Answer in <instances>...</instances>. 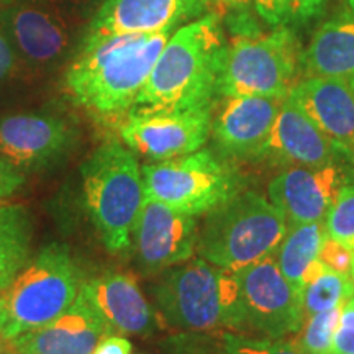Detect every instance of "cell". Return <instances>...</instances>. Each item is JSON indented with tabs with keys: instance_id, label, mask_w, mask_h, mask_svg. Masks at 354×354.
<instances>
[{
	"instance_id": "1",
	"label": "cell",
	"mask_w": 354,
	"mask_h": 354,
	"mask_svg": "<svg viewBox=\"0 0 354 354\" xmlns=\"http://www.w3.org/2000/svg\"><path fill=\"white\" fill-rule=\"evenodd\" d=\"M172 30L127 33L81 44L64 86L77 107L100 120H123L148 81Z\"/></svg>"
},
{
	"instance_id": "2",
	"label": "cell",
	"mask_w": 354,
	"mask_h": 354,
	"mask_svg": "<svg viewBox=\"0 0 354 354\" xmlns=\"http://www.w3.org/2000/svg\"><path fill=\"white\" fill-rule=\"evenodd\" d=\"M227 46L221 19L215 12L176 30L130 112L215 109Z\"/></svg>"
},
{
	"instance_id": "3",
	"label": "cell",
	"mask_w": 354,
	"mask_h": 354,
	"mask_svg": "<svg viewBox=\"0 0 354 354\" xmlns=\"http://www.w3.org/2000/svg\"><path fill=\"white\" fill-rule=\"evenodd\" d=\"M156 313L180 331L248 330L236 271L198 258L161 272L151 287Z\"/></svg>"
},
{
	"instance_id": "4",
	"label": "cell",
	"mask_w": 354,
	"mask_h": 354,
	"mask_svg": "<svg viewBox=\"0 0 354 354\" xmlns=\"http://www.w3.org/2000/svg\"><path fill=\"white\" fill-rule=\"evenodd\" d=\"M84 205L105 248L125 253L133 245L146 198L136 154L123 141L109 140L81 167Z\"/></svg>"
},
{
	"instance_id": "5",
	"label": "cell",
	"mask_w": 354,
	"mask_h": 354,
	"mask_svg": "<svg viewBox=\"0 0 354 354\" xmlns=\"http://www.w3.org/2000/svg\"><path fill=\"white\" fill-rule=\"evenodd\" d=\"M82 284L68 246L41 248L0 290V338L12 342L56 320L73 305Z\"/></svg>"
},
{
	"instance_id": "6",
	"label": "cell",
	"mask_w": 354,
	"mask_h": 354,
	"mask_svg": "<svg viewBox=\"0 0 354 354\" xmlns=\"http://www.w3.org/2000/svg\"><path fill=\"white\" fill-rule=\"evenodd\" d=\"M286 232L281 210L256 190L245 189L205 214L196 251L210 264L238 271L272 254Z\"/></svg>"
},
{
	"instance_id": "7",
	"label": "cell",
	"mask_w": 354,
	"mask_h": 354,
	"mask_svg": "<svg viewBox=\"0 0 354 354\" xmlns=\"http://www.w3.org/2000/svg\"><path fill=\"white\" fill-rule=\"evenodd\" d=\"M146 197L185 214L202 216L246 187L236 162L212 149L141 166Z\"/></svg>"
},
{
	"instance_id": "8",
	"label": "cell",
	"mask_w": 354,
	"mask_h": 354,
	"mask_svg": "<svg viewBox=\"0 0 354 354\" xmlns=\"http://www.w3.org/2000/svg\"><path fill=\"white\" fill-rule=\"evenodd\" d=\"M302 79V48L295 30L274 28L228 43L220 77L221 97H281Z\"/></svg>"
},
{
	"instance_id": "9",
	"label": "cell",
	"mask_w": 354,
	"mask_h": 354,
	"mask_svg": "<svg viewBox=\"0 0 354 354\" xmlns=\"http://www.w3.org/2000/svg\"><path fill=\"white\" fill-rule=\"evenodd\" d=\"M214 109L187 112H130L120 138L136 156L161 162L202 149L210 138Z\"/></svg>"
},
{
	"instance_id": "10",
	"label": "cell",
	"mask_w": 354,
	"mask_h": 354,
	"mask_svg": "<svg viewBox=\"0 0 354 354\" xmlns=\"http://www.w3.org/2000/svg\"><path fill=\"white\" fill-rule=\"evenodd\" d=\"M248 330L279 339L297 333L305 320L300 294L282 276L274 253L236 271Z\"/></svg>"
},
{
	"instance_id": "11",
	"label": "cell",
	"mask_w": 354,
	"mask_h": 354,
	"mask_svg": "<svg viewBox=\"0 0 354 354\" xmlns=\"http://www.w3.org/2000/svg\"><path fill=\"white\" fill-rule=\"evenodd\" d=\"M212 117L214 151L233 162L263 161L284 99L281 97H221Z\"/></svg>"
},
{
	"instance_id": "12",
	"label": "cell",
	"mask_w": 354,
	"mask_h": 354,
	"mask_svg": "<svg viewBox=\"0 0 354 354\" xmlns=\"http://www.w3.org/2000/svg\"><path fill=\"white\" fill-rule=\"evenodd\" d=\"M198 216L146 197L133 233L136 266L156 276L192 258L197 248Z\"/></svg>"
},
{
	"instance_id": "13",
	"label": "cell",
	"mask_w": 354,
	"mask_h": 354,
	"mask_svg": "<svg viewBox=\"0 0 354 354\" xmlns=\"http://www.w3.org/2000/svg\"><path fill=\"white\" fill-rule=\"evenodd\" d=\"M0 28L7 35L19 61L35 71L59 64L73 41L71 17L33 3L0 6Z\"/></svg>"
},
{
	"instance_id": "14",
	"label": "cell",
	"mask_w": 354,
	"mask_h": 354,
	"mask_svg": "<svg viewBox=\"0 0 354 354\" xmlns=\"http://www.w3.org/2000/svg\"><path fill=\"white\" fill-rule=\"evenodd\" d=\"M354 180V162L325 167H287L268 185V197L284 215L287 227L326 218L339 190Z\"/></svg>"
},
{
	"instance_id": "15",
	"label": "cell",
	"mask_w": 354,
	"mask_h": 354,
	"mask_svg": "<svg viewBox=\"0 0 354 354\" xmlns=\"http://www.w3.org/2000/svg\"><path fill=\"white\" fill-rule=\"evenodd\" d=\"M218 0H102L82 43L127 33L174 30L210 13Z\"/></svg>"
},
{
	"instance_id": "16",
	"label": "cell",
	"mask_w": 354,
	"mask_h": 354,
	"mask_svg": "<svg viewBox=\"0 0 354 354\" xmlns=\"http://www.w3.org/2000/svg\"><path fill=\"white\" fill-rule=\"evenodd\" d=\"M263 161L277 167H325L354 162L289 95L282 102Z\"/></svg>"
},
{
	"instance_id": "17",
	"label": "cell",
	"mask_w": 354,
	"mask_h": 354,
	"mask_svg": "<svg viewBox=\"0 0 354 354\" xmlns=\"http://www.w3.org/2000/svg\"><path fill=\"white\" fill-rule=\"evenodd\" d=\"M74 133L55 115L17 113L0 118V149L21 171L51 166L73 145Z\"/></svg>"
},
{
	"instance_id": "18",
	"label": "cell",
	"mask_w": 354,
	"mask_h": 354,
	"mask_svg": "<svg viewBox=\"0 0 354 354\" xmlns=\"http://www.w3.org/2000/svg\"><path fill=\"white\" fill-rule=\"evenodd\" d=\"M112 335L86 290L56 320L12 339L17 354H92L102 338Z\"/></svg>"
},
{
	"instance_id": "19",
	"label": "cell",
	"mask_w": 354,
	"mask_h": 354,
	"mask_svg": "<svg viewBox=\"0 0 354 354\" xmlns=\"http://www.w3.org/2000/svg\"><path fill=\"white\" fill-rule=\"evenodd\" d=\"M112 335L149 336L158 330L151 308L131 274L110 271L82 284Z\"/></svg>"
},
{
	"instance_id": "20",
	"label": "cell",
	"mask_w": 354,
	"mask_h": 354,
	"mask_svg": "<svg viewBox=\"0 0 354 354\" xmlns=\"http://www.w3.org/2000/svg\"><path fill=\"white\" fill-rule=\"evenodd\" d=\"M305 113L354 161V87L320 77H304L289 92Z\"/></svg>"
},
{
	"instance_id": "21",
	"label": "cell",
	"mask_w": 354,
	"mask_h": 354,
	"mask_svg": "<svg viewBox=\"0 0 354 354\" xmlns=\"http://www.w3.org/2000/svg\"><path fill=\"white\" fill-rule=\"evenodd\" d=\"M302 76L354 87V13L343 10L323 21L302 51Z\"/></svg>"
},
{
	"instance_id": "22",
	"label": "cell",
	"mask_w": 354,
	"mask_h": 354,
	"mask_svg": "<svg viewBox=\"0 0 354 354\" xmlns=\"http://www.w3.org/2000/svg\"><path fill=\"white\" fill-rule=\"evenodd\" d=\"M33 218L19 203L0 198V290L32 259Z\"/></svg>"
},
{
	"instance_id": "23",
	"label": "cell",
	"mask_w": 354,
	"mask_h": 354,
	"mask_svg": "<svg viewBox=\"0 0 354 354\" xmlns=\"http://www.w3.org/2000/svg\"><path fill=\"white\" fill-rule=\"evenodd\" d=\"M326 238L325 220L287 227V232L274 251V258L289 284L300 294L308 268L318 259Z\"/></svg>"
},
{
	"instance_id": "24",
	"label": "cell",
	"mask_w": 354,
	"mask_h": 354,
	"mask_svg": "<svg viewBox=\"0 0 354 354\" xmlns=\"http://www.w3.org/2000/svg\"><path fill=\"white\" fill-rule=\"evenodd\" d=\"M354 295V281L351 274L336 272L326 268L320 276L308 282L300 292L304 317L326 310L343 307Z\"/></svg>"
},
{
	"instance_id": "25",
	"label": "cell",
	"mask_w": 354,
	"mask_h": 354,
	"mask_svg": "<svg viewBox=\"0 0 354 354\" xmlns=\"http://www.w3.org/2000/svg\"><path fill=\"white\" fill-rule=\"evenodd\" d=\"M256 13L274 28L297 30L320 19L330 0H253Z\"/></svg>"
},
{
	"instance_id": "26",
	"label": "cell",
	"mask_w": 354,
	"mask_h": 354,
	"mask_svg": "<svg viewBox=\"0 0 354 354\" xmlns=\"http://www.w3.org/2000/svg\"><path fill=\"white\" fill-rule=\"evenodd\" d=\"M342 308L336 307L305 318L290 343L302 354H333V339Z\"/></svg>"
},
{
	"instance_id": "27",
	"label": "cell",
	"mask_w": 354,
	"mask_h": 354,
	"mask_svg": "<svg viewBox=\"0 0 354 354\" xmlns=\"http://www.w3.org/2000/svg\"><path fill=\"white\" fill-rule=\"evenodd\" d=\"M326 234L354 250V180L339 190L325 218Z\"/></svg>"
},
{
	"instance_id": "28",
	"label": "cell",
	"mask_w": 354,
	"mask_h": 354,
	"mask_svg": "<svg viewBox=\"0 0 354 354\" xmlns=\"http://www.w3.org/2000/svg\"><path fill=\"white\" fill-rule=\"evenodd\" d=\"M353 254L354 250L348 248L346 245H343V243L333 240V238H330L328 234H326V238L323 240L318 259H320L326 268L333 269L336 272L351 274Z\"/></svg>"
},
{
	"instance_id": "29",
	"label": "cell",
	"mask_w": 354,
	"mask_h": 354,
	"mask_svg": "<svg viewBox=\"0 0 354 354\" xmlns=\"http://www.w3.org/2000/svg\"><path fill=\"white\" fill-rule=\"evenodd\" d=\"M333 354H354V295L342 308L333 339Z\"/></svg>"
},
{
	"instance_id": "30",
	"label": "cell",
	"mask_w": 354,
	"mask_h": 354,
	"mask_svg": "<svg viewBox=\"0 0 354 354\" xmlns=\"http://www.w3.org/2000/svg\"><path fill=\"white\" fill-rule=\"evenodd\" d=\"M99 2L100 0H0V6H8V3H33V6L55 8V10L63 12L68 17H71V19H74L76 15H86Z\"/></svg>"
},
{
	"instance_id": "31",
	"label": "cell",
	"mask_w": 354,
	"mask_h": 354,
	"mask_svg": "<svg viewBox=\"0 0 354 354\" xmlns=\"http://www.w3.org/2000/svg\"><path fill=\"white\" fill-rule=\"evenodd\" d=\"M216 344L218 346L210 354H264L263 339L246 338V336L223 333Z\"/></svg>"
},
{
	"instance_id": "32",
	"label": "cell",
	"mask_w": 354,
	"mask_h": 354,
	"mask_svg": "<svg viewBox=\"0 0 354 354\" xmlns=\"http://www.w3.org/2000/svg\"><path fill=\"white\" fill-rule=\"evenodd\" d=\"M25 184V172L17 167L0 149V198L15 196Z\"/></svg>"
},
{
	"instance_id": "33",
	"label": "cell",
	"mask_w": 354,
	"mask_h": 354,
	"mask_svg": "<svg viewBox=\"0 0 354 354\" xmlns=\"http://www.w3.org/2000/svg\"><path fill=\"white\" fill-rule=\"evenodd\" d=\"M17 63H19V57L13 51L7 35L0 28V86L15 73Z\"/></svg>"
},
{
	"instance_id": "34",
	"label": "cell",
	"mask_w": 354,
	"mask_h": 354,
	"mask_svg": "<svg viewBox=\"0 0 354 354\" xmlns=\"http://www.w3.org/2000/svg\"><path fill=\"white\" fill-rule=\"evenodd\" d=\"M92 354H131V343L118 335H109L100 339Z\"/></svg>"
},
{
	"instance_id": "35",
	"label": "cell",
	"mask_w": 354,
	"mask_h": 354,
	"mask_svg": "<svg viewBox=\"0 0 354 354\" xmlns=\"http://www.w3.org/2000/svg\"><path fill=\"white\" fill-rule=\"evenodd\" d=\"M264 354H302L290 342H284L282 338L264 339Z\"/></svg>"
},
{
	"instance_id": "36",
	"label": "cell",
	"mask_w": 354,
	"mask_h": 354,
	"mask_svg": "<svg viewBox=\"0 0 354 354\" xmlns=\"http://www.w3.org/2000/svg\"><path fill=\"white\" fill-rule=\"evenodd\" d=\"M253 0H218V6L228 12L248 10Z\"/></svg>"
},
{
	"instance_id": "37",
	"label": "cell",
	"mask_w": 354,
	"mask_h": 354,
	"mask_svg": "<svg viewBox=\"0 0 354 354\" xmlns=\"http://www.w3.org/2000/svg\"><path fill=\"white\" fill-rule=\"evenodd\" d=\"M346 3H348L349 10H351V12L354 13V0H346Z\"/></svg>"
},
{
	"instance_id": "38",
	"label": "cell",
	"mask_w": 354,
	"mask_h": 354,
	"mask_svg": "<svg viewBox=\"0 0 354 354\" xmlns=\"http://www.w3.org/2000/svg\"><path fill=\"white\" fill-rule=\"evenodd\" d=\"M351 279L354 281V254H353V264H351Z\"/></svg>"
}]
</instances>
